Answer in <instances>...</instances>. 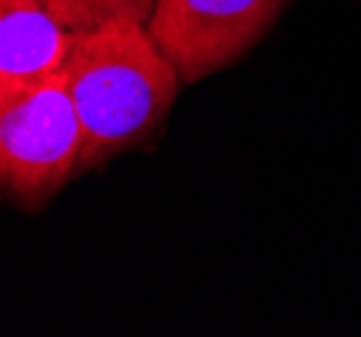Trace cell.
Returning <instances> with one entry per match:
<instances>
[{"instance_id": "6da1fadb", "label": "cell", "mask_w": 361, "mask_h": 337, "mask_svg": "<svg viewBox=\"0 0 361 337\" xmlns=\"http://www.w3.org/2000/svg\"><path fill=\"white\" fill-rule=\"evenodd\" d=\"M65 76L84 130L78 173L149 140L165 122L180 84L146 22L127 16L75 35Z\"/></svg>"}, {"instance_id": "7a4b0ae2", "label": "cell", "mask_w": 361, "mask_h": 337, "mask_svg": "<svg viewBox=\"0 0 361 337\" xmlns=\"http://www.w3.org/2000/svg\"><path fill=\"white\" fill-rule=\"evenodd\" d=\"M84 130L65 68L0 103V184L25 211H41L78 176Z\"/></svg>"}, {"instance_id": "277c9868", "label": "cell", "mask_w": 361, "mask_h": 337, "mask_svg": "<svg viewBox=\"0 0 361 337\" xmlns=\"http://www.w3.org/2000/svg\"><path fill=\"white\" fill-rule=\"evenodd\" d=\"M73 41L44 0H0V103L62 73Z\"/></svg>"}, {"instance_id": "3957f363", "label": "cell", "mask_w": 361, "mask_h": 337, "mask_svg": "<svg viewBox=\"0 0 361 337\" xmlns=\"http://www.w3.org/2000/svg\"><path fill=\"white\" fill-rule=\"evenodd\" d=\"M286 6L288 0H157L146 27L180 81L195 84L240 60Z\"/></svg>"}, {"instance_id": "5b68a950", "label": "cell", "mask_w": 361, "mask_h": 337, "mask_svg": "<svg viewBox=\"0 0 361 337\" xmlns=\"http://www.w3.org/2000/svg\"><path fill=\"white\" fill-rule=\"evenodd\" d=\"M60 16V22L71 32H90L111 19H137L149 22L157 0H44Z\"/></svg>"}]
</instances>
